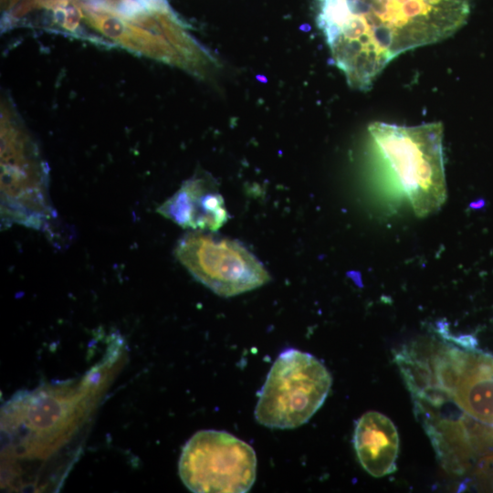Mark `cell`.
<instances>
[{"instance_id":"1","label":"cell","mask_w":493,"mask_h":493,"mask_svg":"<svg viewBox=\"0 0 493 493\" xmlns=\"http://www.w3.org/2000/svg\"><path fill=\"white\" fill-rule=\"evenodd\" d=\"M317 24L348 84L368 90L403 53L438 43L467 21L471 0H317Z\"/></svg>"},{"instance_id":"2","label":"cell","mask_w":493,"mask_h":493,"mask_svg":"<svg viewBox=\"0 0 493 493\" xmlns=\"http://www.w3.org/2000/svg\"><path fill=\"white\" fill-rule=\"evenodd\" d=\"M425 362L401 356L399 364L415 404L452 403L464 412L457 422L473 420L493 427V356L440 345Z\"/></svg>"},{"instance_id":"3","label":"cell","mask_w":493,"mask_h":493,"mask_svg":"<svg viewBox=\"0 0 493 493\" xmlns=\"http://www.w3.org/2000/svg\"><path fill=\"white\" fill-rule=\"evenodd\" d=\"M368 130L414 214L425 217L438 210L446 198L442 123L375 121Z\"/></svg>"},{"instance_id":"4","label":"cell","mask_w":493,"mask_h":493,"mask_svg":"<svg viewBox=\"0 0 493 493\" xmlns=\"http://www.w3.org/2000/svg\"><path fill=\"white\" fill-rule=\"evenodd\" d=\"M1 209L5 224L35 229L46 226L54 215L47 164L5 103L1 108Z\"/></svg>"},{"instance_id":"5","label":"cell","mask_w":493,"mask_h":493,"mask_svg":"<svg viewBox=\"0 0 493 493\" xmlns=\"http://www.w3.org/2000/svg\"><path fill=\"white\" fill-rule=\"evenodd\" d=\"M332 378L310 353L282 351L272 364L255 407L257 422L272 429H293L306 424L321 407Z\"/></svg>"},{"instance_id":"6","label":"cell","mask_w":493,"mask_h":493,"mask_svg":"<svg viewBox=\"0 0 493 493\" xmlns=\"http://www.w3.org/2000/svg\"><path fill=\"white\" fill-rule=\"evenodd\" d=\"M179 475L193 492L245 493L257 477V456L245 441L226 432L202 430L184 445Z\"/></svg>"},{"instance_id":"7","label":"cell","mask_w":493,"mask_h":493,"mask_svg":"<svg viewBox=\"0 0 493 493\" xmlns=\"http://www.w3.org/2000/svg\"><path fill=\"white\" fill-rule=\"evenodd\" d=\"M174 256L196 280L226 298L257 288L270 279L262 263L239 242L201 231L184 235Z\"/></svg>"},{"instance_id":"8","label":"cell","mask_w":493,"mask_h":493,"mask_svg":"<svg viewBox=\"0 0 493 493\" xmlns=\"http://www.w3.org/2000/svg\"><path fill=\"white\" fill-rule=\"evenodd\" d=\"M87 388L37 390L13 401L11 416L17 417L18 425L25 429L26 445L37 439H58L72 431L87 407Z\"/></svg>"},{"instance_id":"9","label":"cell","mask_w":493,"mask_h":493,"mask_svg":"<svg viewBox=\"0 0 493 493\" xmlns=\"http://www.w3.org/2000/svg\"><path fill=\"white\" fill-rule=\"evenodd\" d=\"M157 212L184 228L196 231H216L229 217L224 198L208 175L185 181Z\"/></svg>"},{"instance_id":"10","label":"cell","mask_w":493,"mask_h":493,"mask_svg":"<svg viewBox=\"0 0 493 493\" xmlns=\"http://www.w3.org/2000/svg\"><path fill=\"white\" fill-rule=\"evenodd\" d=\"M353 444L359 462L367 473L384 477L396 469L399 435L393 423L384 414L371 411L357 421Z\"/></svg>"},{"instance_id":"11","label":"cell","mask_w":493,"mask_h":493,"mask_svg":"<svg viewBox=\"0 0 493 493\" xmlns=\"http://www.w3.org/2000/svg\"><path fill=\"white\" fill-rule=\"evenodd\" d=\"M51 10L55 25L68 33H80V22L84 19V13L76 0H60Z\"/></svg>"},{"instance_id":"12","label":"cell","mask_w":493,"mask_h":493,"mask_svg":"<svg viewBox=\"0 0 493 493\" xmlns=\"http://www.w3.org/2000/svg\"><path fill=\"white\" fill-rule=\"evenodd\" d=\"M81 6L106 10V11H116L121 4L124 0H76Z\"/></svg>"}]
</instances>
